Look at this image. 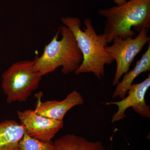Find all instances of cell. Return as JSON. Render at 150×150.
<instances>
[{"label": "cell", "mask_w": 150, "mask_h": 150, "mask_svg": "<svg viewBox=\"0 0 150 150\" xmlns=\"http://www.w3.org/2000/svg\"><path fill=\"white\" fill-rule=\"evenodd\" d=\"M62 21L72 32L82 54V62L75 74L92 73L101 80L104 76L105 65L114 61L105 48L108 44L106 36L103 33L97 34L89 18L84 21L83 30L81 29L79 18L62 17Z\"/></svg>", "instance_id": "obj_1"}, {"label": "cell", "mask_w": 150, "mask_h": 150, "mask_svg": "<svg viewBox=\"0 0 150 150\" xmlns=\"http://www.w3.org/2000/svg\"><path fill=\"white\" fill-rule=\"evenodd\" d=\"M98 13L106 19L103 33L108 43L116 37L133 38L136 33L132 28L138 32L150 28V0H129L122 5L100 9Z\"/></svg>", "instance_id": "obj_2"}, {"label": "cell", "mask_w": 150, "mask_h": 150, "mask_svg": "<svg viewBox=\"0 0 150 150\" xmlns=\"http://www.w3.org/2000/svg\"><path fill=\"white\" fill-rule=\"evenodd\" d=\"M83 56L72 32L66 25L61 26L43 54L34 59V69L42 77L62 67L63 74L75 72L82 62Z\"/></svg>", "instance_id": "obj_3"}, {"label": "cell", "mask_w": 150, "mask_h": 150, "mask_svg": "<svg viewBox=\"0 0 150 150\" xmlns=\"http://www.w3.org/2000/svg\"><path fill=\"white\" fill-rule=\"evenodd\" d=\"M34 67V60L20 61L3 73L1 87L8 103L25 102L38 88L42 76Z\"/></svg>", "instance_id": "obj_4"}, {"label": "cell", "mask_w": 150, "mask_h": 150, "mask_svg": "<svg viewBox=\"0 0 150 150\" xmlns=\"http://www.w3.org/2000/svg\"><path fill=\"white\" fill-rule=\"evenodd\" d=\"M149 30L144 29L135 38L123 39L116 37L112 45L106 46V50L116 63V69L112 86L117 84L122 76L130 71V68L136 56L144 46L150 42Z\"/></svg>", "instance_id": "obj_5"}, {"label": "cell", "mask_w": 150, "mask_h": 150, "mask_svg": "<svg viewBox=\"0 0 150 150\" xmlns=\"http://www.w3.org/2000/svg\"><path fill=\"white\" fill-rule=\"evenodd\" d=\"M150 87V74L142 82L132 84L127 91L128 96L118 101L106 103V105H113L118 107V110L112 115V123L123 120L126 117L127 109L132 108L134 111L142 117L150 118V107L147 104L145 97Z\"/></svg>", "instance_id": "obj_6"}, {"label": "cell", "mask_w": 150, "mask_h": 150, "mask_svg": "<svg viewBox=\"0 0 150 150\" xmlns=\"http://www.w3.org/2000/svg\"><path fill=\"white\" fill-rule=\"evenodd\" d=\"M17 115L25 128V132L42 142H52L53 138L64 127V121L47 118L31 109L18 111Z\"/></svg>", "instance_id": "obj_7"}, {"label": "cell", "mask_w": 150, "mask_h": 150, "mask_svg": "<svg viewBox=\"0 0 150 150\" xmlns=\"http://www.w3.org/2000/svg\"><path fill=\"white\" fill-rule=\"evenodd\" d=\"M37 94L35 112L38 114L58 121H64L65 115L73 108L82 105L84 100L82 95L76 90H73L62 100L41 101V92Z\"/></svg>", "instance_id": "obj_8"}, {"label": "cell", "mask_w": 150, "mask_h": 150, "mask_svg": "<svg viewBox=\"0 0 150 150\" xmlns=\"http://www.w3.org/2000/svg\"><path fill=\"white\" fill-rule=\"evenodd\" d=\"M25 133L21 123L13 120L0 123V150H19V145Z\"/></svg>", "instance_id": "obj_9"}, {"label": "cell", "mask_w": 150, "mask_h": 150, "mask_svg": "<svg viewBox=\"0 0 150 150\" xmlns=\"http://www.w3.org/2000/svg\"><path fill=\"white\" fill-rule=\"evenodd\" d=\"M150 70V42L146 52L143 54L133 69L125 74L122 80L116 85L112 98L119 97L121 99L126 96L127 91L134 80L141 74Z\"/></svg>", "instance_id": "obj_10"}, {"label": "cell", "mask_w": 150, "mask_h": 150, "mask_svg": "<svg viewBox=\"0 0 150 150\" xmlns=\"http://www.w3.org/2000/svg\"><path fill=\"white\" fill-rule=\"evenodd\" d=\"M54 144L59 150H105L100 141L91 142L75 134L64 135L57 139Z\"/></svg>", "instance_id": "obj_11"}, {"label": "cell", "mask_w": 150, "mask_h": 150, "mask_svg": "<svg viewBox=\"0 0 150 150\" xmlns=\"http://www.w3.org/2000/svg\"><path fill=\"white\" fill-rule=\"evenodd\" d=\"M19 150H59L54 143L42 142L25 132L19 145Z\"/></svg>", "instance_id": "obj_12"}, {"label": "cell", "mask_w": 150, "mask_h": 150, "mask_svg": "<svg viewBox=\"0 0 150 150\" xmlns=\"http://www.w3.org/2000/svg\"><path fill=\"white\" fill-rule=\"evenodd\" d=\"M113 1L117 6L122 5L127 1V0H113Z\"/></svg>", "instance_id": "obj_13"}, {"label": "cell", "mask_w": 150, "mask_h": 150, "mask_svg": "<svg viewBox=\"0 0 150 150\" xmlns=\"http://www.w3.org/2000/svg\"><path fill=\"white\" fill-rule=\"evenodd\" d=\"M108 150H110V149H108Z\"/></svg>", "instance_id": "obj_14"}]
</instances>
